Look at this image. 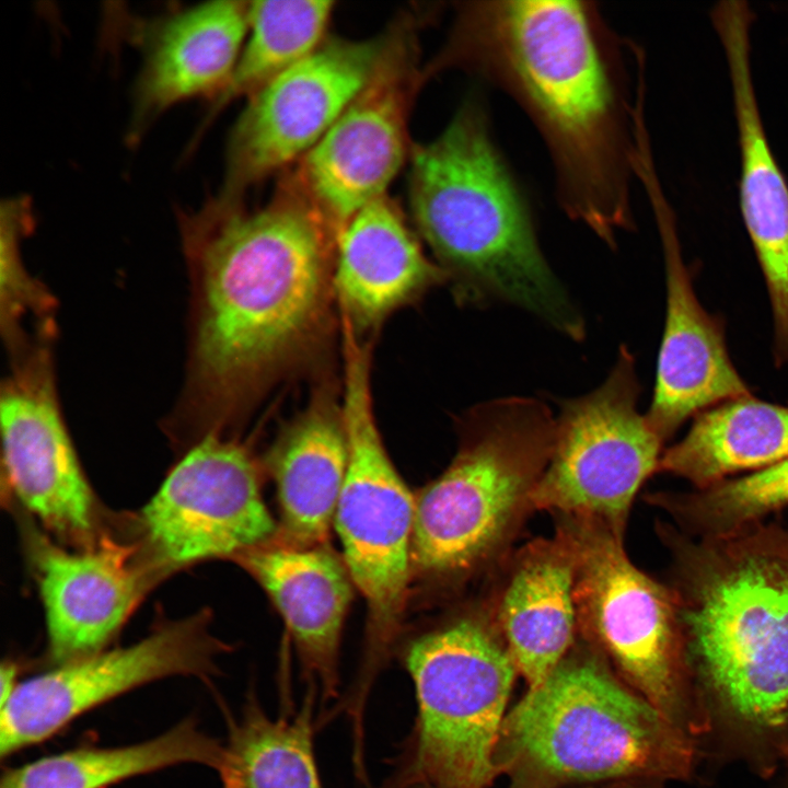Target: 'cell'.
<instances>
[{
  "label": "cell",
  "mask_w": 788,
  "mask_h": 788,
  "mask_svg": "<svg viewBox=\"0 0 788 788\" xmlns=\"http://www.w3.org/2000/svg\"><path fill=\"white\" fill-rule=\"evenodd\" d=\"M628 47L592 1H464L425 74L460 70L512 99L545 144L561 210L615 247L635 228L645 104V62L631 96Z\"/></svg>",
  "instance_id": "cell-1"
},
{
  "label": "cell",
  "mask_w": 788,
  "mask_h": 788,
  "mask_svg": "<svg viewBox=\"0 0 788 788\" xmlns=\"http://www.w3.org/2000/svg\"><path fill=\"white\" fill-rule=\"evenodd\" d=\"M178 222L196 293L184 407L219 424L318 337L337 232L294 171L259 208L218 193Z\"/></svg>",
  "instance_id": "cell-2"
},
{
  "label": "cell",
  "mask_w": 788,
  "mask_h": 788,
  "mask_svg": "<svg viewBox=\"0 0 788 788\" xmlns=\"http://www.w3.org/2000/svg\"><path fill=\"white\" fill-rule=\"evenodd\" d=\"M409 204L459 302L513 304L572 339L583 337V320L544 257L478 92L434 139L412 147Z\"/></svg>",
  "instance_id": "cell-3"
},
{
  "label": "cell",
  "mask_w": 788,
  "mask_h": 788,
  "mask_svg": "<svg viewBox=\"0 0 788 788\" xmlns=\"http://www.w3.org/2000/svg\"><path fill=\"white\" fill-rule=\"evenodd\" d=\"M693 761L690 737L579 635L506 715L494 755L512 788L677 779Z\"/></svg>",
  "instance_id": "cell-4"
},
{
  "label": "cell",
  "mask_w": 788,
  "mask_h": 788,
  "mask_svg": "<svg viewBox=\"0 0 788 788\" xmlns=\"http://www.w3.org/2000/svg\"><path fill=\"white\" fill-rule=\"evenodd\" d=\"M690 665L753 730L788 723V561L734 537H692L657 523Z\"/></svg>",
  "instance_id": "cell-5"
},
{
  "label": "cell",
  "mask_w": 788,
  "mask_h": 788,
  "mask_svg": "<svg viewBox=\"0 0 788 788\" xmlns=\"http://www.w3.org/2000/svg\"><path fill=\"white\" fill-rule=\"evenodd\" d=\"M555 433L556 418L533 397L498 398L467 413L453 461L415 498L413 571L443 582L494 571L534 511Z\"/></svg>",
  "instance_id": "cell-6"
},
{
  "label": "cell",
  "mask_w": 788,
  "mask_h": 788,
  "mask_svg": "<svg viewBox=\"0 0 788 788\" xmlns=\"http://www.w3.org/2000/svg\"><path fill=\"white\" fill-rule=\"evenodd\" d=\"M417 715L380 788H487L518 675L485 598L412 638Z\"/></svg>",
  "instance_id": "cell-7"
},
{
  "label": "cell",
  "mask_w": 788,
  "mask_h": 788,
  "mask_svg": "<svg viewBox=\"0 0 788 788\" xmlns=\"http://www.w3.org/2000/svg\"><path fill=\"white\" fill-rule=\"evenodd\" d=\"M553 517L573 554L578 635L682 732L706 730L672 588L636 567L624 536L604 523Z\"/></svg>",
  "instance_id": "cell-8"
},
{
  "label": "cell",
  "mask_w": 788,
  "mask_h": 788,
  "mask_svg": "<svg viewBox=\"0 0 788 788\" xmlns=\"http://www.w3.org/2000/svg\"><path fill=\"white\" fill-rule=\"evenodd\" d=\"M343 335L341 408L349 456L334 525L344 561L369 610V647L356 686L370 692L407 598L415 498L393 465L376 426L370 347L349 328Z\"/></svg>",
  "instance_id": "cell-9"
},
{
  "label": "cell",
  "mask_w": 788,
  "mask_h": 788,
  "mask_svg": "<svg viewBox=\"0 0 788 788\" xmlns=\"http://www.w3.org/2000/svg\"><path fill=\"white\" fill-rule=\"evenodd\" d=\"M633 355L622 347L604 382L564 401L534 510L598 520L624 536L633 501L658 472L662 441L637 408Z\"/></svg>",
  "instance_id": "cell-10"
},
{
  "label": "cell",
  "mask_w": 788,
  "mask_h": 788,
  "mask_svg": "<svg viewBox=\"0 0 788 788\" xmlns=\"http://www.w3.org/2000/svg\"><path fill=\"white\" fill-rule=\"evenodd\" d=\"M412 15L385 32L368 82L294 172L338 233L386 188L408 157V120L427 82Z\"/></svg>",
  "instance_id": "cell-11"
},
{
  "label": "cell",
  "mask_w": 788,
  "mask_h": 788,
  "mask_svg": "<svg viewBox=\"0 0 788 788\" xmlns=\"http://www.w3.org/2000/svg\"><path fill=\"white\" fill-rule=\"evenodd\" d=\"M208 612L167 622L124 648L102 650L22 681L1 705L0 755L48 740L83 714L169 676L208 680L228 647L209 631Z\"/></svg>",
  "instance_id": "cell-12"
},
{
  "label": "cell",
  "mask_w": 788,
  "mask_h": 788,
  "mask_svg": "<svg viewBox=\"0 0 788 788\" xmlns=\"http://www.w3.org/2000/svg\"><path fill=\"white\" fill-rule=\"evenodd\" d=\"M139 524L158 572L266 545L276 524L246 450L209 431L169 473Z\"/></svg>",
  "instance_id": "cell-13"
},
{
  "label": "cell",
  "mask_w": 788,
  "mask_h": 788,
  "mask_svg": "<svg viewBox=\"0 0 788 788\" xmlns=\"http://www.w3.org/2000/svg\"><path fill=\"white\" fill-rule=\"evenodd\" d=\"M385 33L363 40L326 39L247 99L228 140L219 193H244L308 154L371 77Z\"/></svg>",
  "instance_id": "cell-14"
},
{
  "label": "cell",
  "mask_w": 788,
  "mask_h": 788,
  "mask_svg": "<svg viewBox=\"0 0 788 788\" xmlns=\"http://www.w3.org/2000/svg\"><path fill=\"white\" fill-rule=\"evenodd\" d=\"M47 349L19 362L1 390L3 466L10 489L48 531L96 545L99 509L62 420Z\"/></svg>",
  "instance_id": "cell-15"
},
{
  "label": "cell",
  "mask_w": 788,
  "mask_h": 788,
  "mask_svg": "<svg viewBox=\"0 0 788 788\" xmlns=\"http://www.w3.org/2000/svg\"><path fill=\"white\" fill-rule=\"evenodd\" d=\"M642 184L662 242L667 312L651 405L645 415L664 442L692 416L738 397L750 396L728 355L722 324L699 303L684 264L675 220L657 175Z\"/></svg>",
  "instance_id": "cell-16"
},
{
  "label": "cell",
  "mask_w": 788,
  "mask_h": 788,
  "mask_svg": "<svg viewBox=\"0 0 788 788\" xmlns=\"http://www.w3.org/2000/svg\"><path fill=\"white\" fill-rule=\"evenodd\" d=\"M26 534L46 613L49 660L60 665L104 650L148 590L152 568L136 560V546L105 535L92 547L70 552L34 529Z\"/></svg>",
  "instance_id": "cell-17"
},
{
  "label": "cell",
  "mask_w": 788,
  "mask_h": 788,
  "mask_svg": "<svg viewBox=\"0 0 788 788\" xmlns=\"http://www.w3.org/2000/svg\"><path fill=\"white\" fill-rule=\"evenodd\" d=\"M248 7L250 1H207L148 24L134 91L131 141L174 104L193 97L213 102L222 93L246 38Z\"/></svg>",
  "instance_id": "cell-18"
},
{
  "label": "cell",
  "mask_w": 788,
  "mask_h": 788,
  "mask_svg": "<svg viewBox=\"0 0 788 788\" xmlns=\"http://www.w3.org/2000/svg\"><path fill=\"white\" fill-rule=\"evenodd\" d=\"M494 571L497 580L485 599L518 674L531 688L578 637L573 554L556 532L511 552Z\"/></svg>",
  "instance_id": "cell-19"
},
{
  "label": "cell",
  "mask_w": 788,
  "mask_h": 788,
  "mask_svg": "<svg viewBox=\"0 0 788 788\" xmlns=\"http://www.w3.org/2000/svg\"><path fill=\"white\" fill-rule=\"evenodd\" d=\"M445 280L386 195L363 207L337 235L333 292L341 320L358 336Z\"/></svg>",
  "instance_id": "cell-20"
},
{
  "label": "cell",
  "mask_w": 788,
  "mask_h": 788,
  "mask_svg": "<svg viewBox=\"0 0 788 788\" xmlns=\"http://www.w3.org/2000/svg\"><path fill=\"white\" fill-rule=\"evenodd\" d=\"M282 616L308 686L338 696V653L355 584L344 560L320 545H263L239 556Z\"/></svg>",
  "instance_id": "cell-21"
},
{
  "label": "cell",
  "mask_w": 788,
  "mask_h": 788,
  "mask_svg": "<svg viewBox=\"0 0 788 788\" xmlns=\"http://www.w3.org/2000/svg\"><path fill=\"white\" fill-rule=\"evenodd\" d=\"M740 147L739 204L769 293L774 358L788 362V182L768 142L754 86L751 38L722 40Z\"/></svg>",
  "instance_id": "cell-22"
},
{
  "label": "cell",
  "mask_w": 788,
  "mask_h": 788,
  "mask_svg": "<svg viewBox=\"0 0 788 788\" xmlns=\"http://www.w3.org/2000/svg\"><path fill=\"white\" fill-rule=\"evenodd\" d=\"M341 405L320 393L280 432L268 454L283 544L320 545L334 524L348 467Z\"/></svg>",
  "instance_id": "cell-23"
},
{
  "label": "cell",
  "mask_w": 788,
  "mask_h": 788,
  "mask_svg": "<svg viewBox=\"0 0 788 788\" xmlns=\"http://www.w3.org/2000/svg\"><path fill=\"white\" fill-rule=\"evenodd\" d=\"M786 459L788 407L750 395L697 414L685 437L661 454L657 473L679 476L694 489H704Z\"/></svg>",
  "instance_id": "cell-24"
},
{
  "label": "cell",
  "mask_w": 788,
  "mask_h": 788,
  "mask_svg": "<svg viewBox=\"0 0 788 788\" xmlns=\"http://www.w3.org/2000/svg\"><path fill=\"white\" fill-rule=\"evenodd\" d=\"M224 745L186 718L166 732L130 745L82 746L10 767L0 788H107L179 764H199L218 773Z\"/></svg>",
  "instance_id": "cell-25"
},
{
  "label": "cell",
  "mask_w": 788,
  "mask_h": 788,
  "mask_svg": "<svg viewBox=\"0 0 788 788\" xmlns=\"http://www.w3.org/2000/svg\"><path fill=\"white\" fill-rule=\"evenodd\" d=\"M308 686L294 717L270 718L250 692L239 719L228 716L220 778L235 788H323L314 756V705Z\"/></svg>",
  "instance_id": "cell-26"
},
{
  "label": "cell",
  "mask_w": 788,
  "mask_h": 788,
  "mask_svg": "<svg viewBox=\"0 0 788 788\" xmlns=\"http://www.w3.org/2000/svg\"><path fill=\"white\" fill-rule=\"evenodd\" d=\"M333 11L334 2L327 0L250 1L244 45L229 83L212 102L208 120L317 50L326 40Z\"/></svg>",
  "instance_id": "cell-27"
},
{
  "label": "cell",
  "mask_w": 788,
  "mask_h": 788,
  "mask_svg": "<svg viewBox=\"0 0 788 788\" xmlns=\"http://www.w3.org/2000/svg\"><path fill=\"white\" fill-rule=\"evenodd\" d=\"M646 496L685 534L703 540L729 537L788 506V459L708 488Z\"/></svg>",
  "instance_id": "cell-28"
},
{
  "label": "cell",
  "mask_w": 788,
  "mask_h": 788,
  "mask_svg": "<svg viewBox=\"0 0 788 788\" xmlns=\"http://www.w3.org/2000/svg\"><path fill=\"white\" fill-rule=\"evenodd\" d=\"M32 227V202L26 196H14L1 201V331L12 348L21 345L24 316L35 314L46 320L53 309L51 296L30 276L21 258V240Z\"/></svg>",
  "instance_id": "cell-29"
},
{
  "label": "cell",
  "mask_w": 788,
  "mask_h": 788,
  "mask_svg": "<svg viewBox=\"0 0 788 788\" xmlns=\"http://www.w3.org/2000/svg\"><path fill=\"white\" fill-rule=\"evenodd\" d=\"M19 667L15 662L7 660L2 662L0 670V682H1V705H3L13 694L18 681Z\"/></svg>",
  "instance_id": "cell-30"
},
{
  "label": "cell",
  "mask_w": 788,
  "mask_h": 788,
  "mask_svg": "<svg viewBox=\"0 0 788 788\" xmlns=\"http://www.w3.org/2000/svg\"><path fill=\"white\" fill-rule=\"evenodd\" d=\"M774 546L778 554L788 560V529H780L774 541Z\"/></svg>",
  "instance_id": "cell-31"
},
{
  "label": "cell",
  "mask_w": 788,
  "mask_h": 788,
  "mask_svg": "<svg viewBox=\"0 0 788 788\" xmlns=\"http://www.w3.org/2000/svg\"><path fill=\"white\" fill-rule=\"evenodd\" d=\"M606 788H647V784L621 781V783H614L612 786L606 787Z\"/></svg>",
  "instance_id": "cell-32"
},
{
  "label": "cell",
  "mask_w": 788,
  "mask_h": 788,
  "mask_svg": "<svg viewBox=\"0 0 788 788\" xmlns=\"http://www.w3.org/2000/svg\"><path fill=\"white\" fill-rule=\"evenodd\" d=\"M222 788H235L229 780L221 779Z\"/></svg>",
  "instance_id": "cell-33"
},
{
  "label": "cell",
  "mask_w": 788,
  "mask_h": 788,
  "mask_svg": "<svg viewBox=\"0 0 788 788\" xmlns=\"http://www.w3.org/2000/svg\"><path fill=\"white\" fill-rule=\"evenodd\" d=\"M787 753H788V743H787Z\"/></svg>",
  "instance_id": "cell-34"
}]
</instances>
